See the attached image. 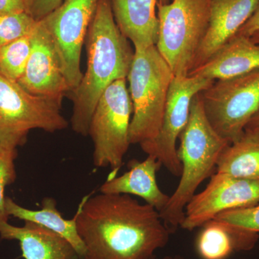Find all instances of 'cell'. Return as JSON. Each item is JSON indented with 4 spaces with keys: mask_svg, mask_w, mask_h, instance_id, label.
Returning a JSON list of instances; mask_svg holds the SVG:
<instances>
[{
    "mask_svg": "<svg viewBox=\"0 0 259 259\" xmlns=\"http://www.w3.org/2000/svg\"><path fill=\"white\" fill-rule=\"evenodd\" d=\"M75 214L82 259H156L171 233L159 212L129 194L86 196Z\"/></svg>",
    "mask_w": 259,
    "mask_h": 259,
    "instance_id": "cell-1",
    "label": "cell"
},
{
    "mask_svg": "<svg viewBox=\"0 0 259 259\" xmlns=\"http://www.w3.org/2000/svg\"><path fill=\"white\" fill-rule=\"evenodd\" d=\"M86 40L87 71L70 93L71 128L83 136L89 135L90 121L102 93L114 81L127 79L134 58L128 39L116 23L110 0H99Z\"/></svg>",
    "mask_w": 259,
    "mask_h": 259,
    "instance_id": "cell-2",
    "label": "cell"
},
{
    "mask_svg": "<svg viewBox=\"0 0 259 259\" xmlns=\"http://www.w3.org/2000/svg\"><path fill=\"white\" fill-rule=\"evenodd\" d=\"M179 139L177 156L182 166L180 183L160 212L171 233L181 226L186 206L200 184L214 175L221 153L230 144L209 123L199 93L192 98L188 122Z\"/></svg>",
    "mask_w": 259,
    "mask_h": 259,
    "instance_id": "cell-3",
    "label": "cell"
},
{
    "mask_svg": "<svg viewBox=\"0 0 259 259\" xmlns=\"http://www.w3.org/2000/svg\"><path fill=\"white\" fill-rule=\"evenodd\" d=\"M174 76L156 45L134 49V61L127 77L133 105L131 144L141 145L157 136Z\"/></svg>",
    "mask_w": 259,
    "mask_h": 259,
    "instance_id": "cell-4",
    "label": "cell"
},
{
    "mask_svg": "<svg viewBox=\"0 0 259 259\" xmlns=\"http://www.w3.org/2000/svg\"><path fill=\"white\" fill-rule=\"evenodd\" d=\"M156 47L175 76H187L209 27L210 0L157 3Z\"/></svg>",
    "mask_w": 259,
    "mask_h": 259,
    "instance_id": "cell-5",
    "label": "cell"
},
{
    "mask_svg": "<svg viewBox=\"0 0 259 259\" xmlns=\"http://www.w3.org/2000/svg\"><path fill=\"white\" fill-rule=\"evenodd\" d=\"M61 108V104L32 95L0 75V144L17 148L32 130L54 133L66 128Z\"/></svg>",
    "mask_w": 259,
    "mask_h": 259,
    "instance_id": "cell-6",
    "label": "cell"
},
{
    "mask_svg": "<svg viewBox=\"0 0 259 259\" xmlns=\"http://www.w3.org/2000/svg\"><path fill=\"white\" fill-rule=\"evenodd\" d=\"M126 80L114 81L102 93L89 128L94 144V164L97 168L110 167L113 172L122 166L131 145L133 105Z\"/></svg>",
    "mask_w": 259,
    "mask_h": 259,
    "instance_id": "cell-7",
    "label": "cell"
},
{
    "mask_svg": "<svg viewBox=\"0 0 259 259\" xmlns=\"http://www.w3.org/2000/svg\"><path fill=\"white\" fill-rule=\"evenodd\" d=\"M199 96L213 129L232 144L240 139L259 111V69L237 77L216 80Z\"/></svg>",
    "mask_w": 259,
    "mask_h": 259,
    "instance_id": "cell-8",
    "label": "cell"
},
{
    "mask_svg": "<svg viewBox=\"0 0 259 259\" xmlns=\"http://www.w3.org/2000/svg\"><path fill=\"white\" fill-rule=\"evenodd\" d=\"M214 82L200 76H174L159 132L151 141L140 145L144 152L154 156L174 176L182 175L177 141L188 122L192 98Z\"/></svg>",
    "mask_w": 259,
    "mask_h": 259,
    "instance_id": "cell-9",
    "label": "cell"
},
{
    "mask_svg": "<svg viewBox=\"0 0 259 259\" xmlns=\"http://www.w3.org/2000/svg\"><path fill=\"white\" fill-rule=\"evenodd\" d=\"M98 2L65 0L41 20L55 46L71 92L82 78L80 66L81 50Z\"/></svg>",
    "mask_w": 259,
    "mask_h": 259,
    "instance_id": "cell-10",
    "label": "cell"
},
{
    "mask_svg": "<svg viewBox=\"0 0 259 259\" xmlns=\"http://www.w3.org/2000/svg\"><path fill=\"white\" fill-rule=\"evenodd\" d=\"M202 192L187 204L181 228L192 231L220 213L259 203V182L216 172Z\"/></svg>",
    "mask_w": 259,
    "mask_h": 259,
    "instance_id": "cell-11",
    "label": "cell"
},
{
    "mask_svg": "<svg viewBox=\"0 0 259 259\" xmlns=\"http://www.w3.org/2000/svg\"><path fill=\"white\" fill-rule=\"evenodd\" d=\"M20 86L35 96L61 104L71 90L50 34L41 20L32 34V48Z\"/></svg>",
    "mask_w": 259,
    "mask_h": 259,
    "instance_id": "cell-12",
    "label": "cell"
},
{
    "mask_svg": "<svg viewBox=\"0 0 259 259\" xmlns=\"http://www.w3.org/2000/svg\"><path fill=\"white\" fill-rule=\"evenodd\" d=\"M258 1L210 0L208 29L197 51L192 69L204 64L236 35L253 14Z\"/></svg>",
    "mask_w": 259,
    "mask_h": 259,
    "instance_id": "cell-13",
    "label": "cell"
},
{
    "mask_svg": "<svg viewBox=\"0 0 259 259\" xmlns=\"http://www.w3.org/2000/svg\"><path fill=\"white\" fill-rule=\"evenodd\" d=\"M258 69L259 44L250 37L236 33L187 76H200L216 81L237 77Z\"/></svg>",
    "mask_w": 259,
    "mask_h": 259,
    "instance_id": "cell-14",
    "label": "cell"
},
{
    "mask_svg": "<svg viewBox=\"0 0 259 259\" xmlns=\"http://www.w3.org/2000/svg\"><path fill=\"white\" fill-rule=\"evenodd\" d=\"M0 238L18 241L25 259H80L67 240L36 223L25 222L17 227L0 221Z\"/></svg>",
    "mask_w": 259,
    "mask_h": 259,
    "instance_id": "cell-15",
    "label": "cell"
},
{
    "mask_svg": "<svg viewBox=\"0 0 259 259\" xmlns=\"http://www.w3.org/2000/svg\"><path fill=\"white\" fill-rule=\"evenodd\" d=\"M161 166V163L153 156H148L142 161L132 160L129 163V171L120 177H109L100 187V192L137 196L160 213L170 199V196L160 190L156 180Z\"/></svg>",
    "mask_w": 259,
    "mask_h": 259,
    "instance_id": "cell-16",
    "label": "cell"
},
{
    "mask_svg": "<svg viewBox=\"0 0 259 259\" xmlns=\"http://www.w3.org/2000/svg\"><path fill=\"white\" fill-rule=\"evenodd\" d=\"M116 23L133 42L134 49H146L156 44L158 0H110Z\"/></svg>",
    "mask_w": 259,
    "mask_h": 259,
    "instance_id": "cell-17",
    "label": "cell"
},
{
    "mask_svg": "<svg viewBox=\"0 0 259 259\" xmlns=\"http://www.w3.org/2000/svg\"><path fill=\"white\" fill-rule=\"evenodd\" d=\"M197 235L196 250L202 259H228L233 253L253 249L258 233L213 219Z\"/></svg>",
    "mask_w": 259,
    "mask_h": 259,
    "instance_id": "cell-18",
    "label": "cell"
},
{
    "mask_svg": "<svg viewBox=\"0 0 259 259\" xmlns=\"http://www.w3.org/2000/svg\"><path fill=\"white\" fill-rule=\"evenodd\" d=\"M5 209L8 215L25 222L36 223L60 235L73 245L80 259L85 253V247L76 228V216L71 220L63 218L57 208V202L52 197H45L42 201L41 209L32 210L17 204L13 199L5 198Z\"/></svg>",
    "mask_w": 259,
    "mask_h": 259,
    "instance_id": "cell-19",
    "label": "cell"
},
{
    "mask_svg": "<svg viewBox=\"0 0 259 259\" xmlns=\"http://www.w3.org/2000/svg\"><path fill=\"white\" fill-rule=\"evenodd\" d=\"M216 172L259 182V127H245L239 139L225 148Z\"/></svg>",
    "mask_w": 259,
    "mask_h": 259,
    "instance_id": "cell-20",
    "label": "cell"
},
{
    "mask_svg": "<svg viewBox=\"0 0 259 259\" xmlns=\"http://www.w3.org/2000/svg\"><path fill=\"white\" fill-rule=\"evenodd\" d=\"M32 32L0 48L1 76L17 82L23 76L31 51Z\"/></svg>",
    "mask_w": 259,
    "mask_h": 259,
    "instance_id": "cell-21",
    "label": "cell"
},
{
    "mask_svg": "<svg viewBox=\"0 0 259 259\" xmlns=\"http://www.w3.org/2000/svg\"><path fill=\"white\" fill-rule=\"evenodd\" d=\"M37 22L28 12L0 15V48L31 33Z\"/></svg>",
    "mask_w": 259,
    "mask_h": 259,
    "instance_id": "cell-22",
    "label": "cell"
},
{
    "mask_svg": "<svg viewBox=\"0 0 259 259\" xmlns=\"http://www.w3.org/2000/svg\"><path fill=\"white\" fill-rule=\"evenodd\" d=\"M17 148L7 147L0 144V221H8L5 209V187L11 185L16 178L15 159Z\"/></svg>",
    "mask_w": 259,
    "mask_h": 259,
    "instance_id": "cell-23",
    "label": "cell"
},
{
    "mask_svg": "<svg viewBox=\"0 0 259 259\" xmlns=\"http://www.w3.org/2000/svg\"><path fill=\"white\" fill-rule=\"evenodd\" d=\"M214 219L258 233L259 203L251 207L225 211L218 214Z\"/></svg>",
    "mask_w": 259,
    "mask_h": 259,
    "instance_id": "cell-24",
    "label": "cell"
},
{
    "mask_svg": "<svg viewBox=\"0 0 259 259\" xmlns=\"http://www.w3.org/2000/svg\"><path fill=\"white\" fill-rule=\"evenodd\" d=\"M63 3V0H32L28 13L36 21H40Z\"/></svg>",
    "mask_w": 259,
    "mask_h": 259,
    "instance_id": "cell-25",
    "label": "cell"
},
{
    "mask_svg": "<svg viewBox=\"0 0 259 259\" xmlns=\"http://www.w3.org/2000/svg\"><path fill=\"white\" fill-rule=\"evenodd\" d=\"M28 12L26 0H0V15Z\"/></svg>",
    "mask_w": 259,
    "mask_h": 259,
    "instance_id": "cell-26",
    "label": "cell"
},
{
    "mask_svg": "<svg viewBox=\"0 0 259 259\" xmlns=\"http://www.w3.org/2000/svg\"><path fill=\"white\" fill-rule=\"evenodd\" d=\"M259 31V1L253 14L241 27L237 34L251 37L255 32Z\"/></svg>",
    "mask_w": 259,
    "mask_h": 259,
    "instance_id": "cell-27",
    "label": "cell"
},
{
    "mask_svg": "<svg viewBox=\"0 0 259 259\" xmlns=\"http://www.w3.org/2000/svg\"><path fill=\"white\" fill-rule=\"evenodd\" d=\"M246 127H259V111L248 122Z\"/></svg>",
    "mask_w": 259,
    "mask_h": 259,
    "instance_id": "cell-28",
    "label": "cell"
},
{
    "mask_svg": "<svg viewBox=\"0 0 259 259\" xmlns=\"http://www.w3.org/2000/svg\"><path fill=\"white\" fill-rule=\"evenodd\" d=\"M252 40L255 42V44H259V31L255 32L251 37Z\"/></svg>",
    "mask_w": 259,
    "mask_h": 259,
    "instance_id": "cell-29",
    "label": "cell"
},
{
    "mask_svg": "<svg viewBox=\"0 0 259 259\" xmlns=\"http://www.w3.org/2000/svg\"><path fill=\"white\" fill-rule=\"evenodd\" d=\"M171 1L172 0H158L157 3H158V4L166 5L171 3Z\"/></svg>",
    "mask_w": 259,
    "mask_h": 259,
    "instance_id": "cell-30",
    "label": "cell"
},
{
    "mask_svg": "<svg viewBox=\"0 0 259 259\" xmlns=\"http://www.w3.org/2000/svg\"><path fill=\"white\" fill-rule=\"evenodd\" d=\"M162 259H188V258H183V257L181 256H168V257H165V258H162Z\"/></svg>",
    "mask_w": 259,
    "mask_h": 259,
    "instance_id": "cell-31",
    "label": "cell"
},
{
    "mask_svg": "<svg viewBox=\"0 0 259 259\" xmlns=\"http://www.w3.org/2000/svg\"><path fill=\"white\" fill-rule=\"evenodd\" d=\"M27 1V4H28V8L29 6H30V3H31L32 0H26Z\"/></svg>",
    "mask_w": 259,
    "mask_h": 259,
    "instance_id": "cell-32",
    "label": "cell"
}]
</instances>
